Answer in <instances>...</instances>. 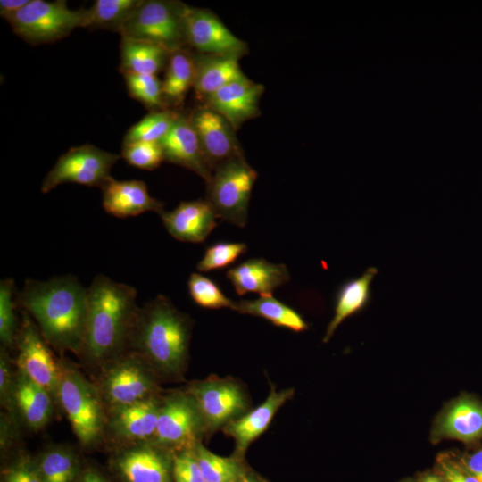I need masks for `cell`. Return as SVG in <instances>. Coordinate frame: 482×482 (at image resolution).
<instances>
[{
  "instance_id": "1f68e13d",
  "label": "cell",
  "mask_w": 482,
  "mask_h": 482,
  "mask_svg": "<svg viewBox=\"0 0 482 482\" xmlns=\"http://www.w3.org/2000/svg\"><path fill=\"white\" fill-rule=\"evenodd\" d=\"M179 114L170 110L154 112L145 116L127 131L124 142H161L169 133Z\"/></svg>"
},
{
  "instance_id": "d4e9b609",
  "label": "cell",
  "mask_w": 482,
  "mask_h": 482,
  "mask_svg": "<svg viewBox=\"0 0 482 482\" xmlns=\"http://www.w3.org/2000/svg\"><path fill=\"white\" fill-rule=\"evenodd\" d=\"M52 395L24 374L15 375L13 403L19 414L31 428L38 429L50 420Z\"/></svg>"
},
{
  "instance_id": "5b68a950",
  "label": "cell",
  "mask_w": 482,
  "mask_h": 482,
  "mask_svg": "<svg viewBox=\"0 0 482 482\" xmlns=\"http://www.w3.org/2000/svg\"><path fill=\"white\" fill-rule=\"evenodd\" d=\"M8 22L17 36L37 46L62 39L77 28H87V12L70 9L62 0H29Z\"/></svg>"
},
{
  "instance_id": "ba28073f",
  "label": "cell",
  "mask_w": 482,
  "mask_h": 482,
  "mask_svg": "<svg viewBox=\"0 0 482 482\" xmlns=\"http://www.w3.org/2000/svg\"><path fill=\"white\" fill-rule=\"evenodd\" d=\"M120 158L119 154L91 145L72 147L61 155L48 171L40 190L46 194L64 183L102 189L112 178L110 171Z\"/></svg>"
},
{
  "instance_id": "6da1fadb",
  "label": "cell",
  "mask_w": 482,
  "mask_h": 482,
  "mask_svg": "<svg viewBox=\"0 0 482 482\" xmlns=\"http://www.w3.org/2000/svg\"><path fill=\"white\" fill-rule=\"evenodd\" d=\"M17 303L36 320L47 344L81 353L86 330L87 288L72 275L27 279Z\"/></svg>"
},
{
  "instance_id": "ac0fdd59",
  "label": "cell",
  "mask_w": 482,
  "mask_h": 482,
  "mask_svg": "<svg viewBox=\"0 0 482 482\" xmlns=\"http://www.w3.org/2000/svg\"><path fill=\"white\" fill-rule=\"evenodd\" d=\"M103 207L117 218L137 216L144 212L163 211V203L150 195L142 180H116L112 177L102 188Z\"/></svg>"
},
{
  "instance_id": "2e32d148",
  "label": "cell",
  "mask_w": 482,
  "mask_h": 482,
  "mask_svg": "<svg viewBox=\"0 0 482 482\" xmlns=\"http://www.w3.org/2000/svg\"><path fill=\"white\" fill-rule=\"evenodd\" d=\"M160 216L172 237L189 243H203L215 229L218 218L207 199L183 201L171 211L163 210Z\"/></svg>"
},
{
  "instance_id": "ee69618b",
  "label": "cell",
  "mask_w": 482,
  "mask_h": 482,
  "mask_svg": "<svg viewBox=\"0 0 482 482\" xmlns=\"http://www.w3.org/2000/svg\"><path fill=\"white\" fill-rule=\"evenodd\" d=\"M466 470L482 482V450L470 455L465 462Z\"/></svg>"
},
{
  "instance_id": "277c9868",
  "label": "cell",
  "mask_w": 482,
  "mask_h": 482,
  "mask_svg": "<svg viewBox=\"0 0 482 482\" xmlns=\"http://www.w3.org/2000/svg\"><path fill=\"white\" fill-rule=\"evenodd\" d=\"M186 8L174 1H142L118 32L122 38L153 43L171 54L187 43Z\"/></svg>"
},
{
  "instance_id": "f546056e",
  "label": "cell",
  "mask_w": 482,
  "mask_h": 482,
  "mask_svg": "<svg viewBox=\"0 0 482 482\" xmlns=\"http://www.w3.org/2000/svg\"><path fill=\"white\" fill-rule=\"evenodd\" d=\"M142 0H97L87 9V28L119 31Z\"/></svg>"
},
{
  "instance_id": "60d3db41",
  "label": "cell",
  "mask_w": 482,
  "mask_h": 482,
  "mask_svg": "<svg viewBox=\"0 0 482 482\" xmlns=\"http://www.w3.org/2000/svg\"><path fill=\"white\" fill-rule=\"evenodd\" d=\"M14 380L11 370L10 361L4 349H1L0 355V395L2 404L12 411L14 407L13 390Z\"/></svg>"
},
{
  "instance_id": "d6986e66",
  "label": "cell",
  "mask_w": 482,
  "mask_h": 482,
  "mask_svg": "<svg viewBox=\"0 0 482 482\" xmlns=\"http://www.w3.org/2000/svg\"><path fill=\"white\" fill-rule=\"evenodd\" d=\"M238 295L258 293L270 295L287 283L290 274L282 263H273L263 258H252L230 268L226 274Z\"/></svg>"
},
{
  "instance_id": "f35d334b",
  "label": "cell",
  "mask_w": 482,
  "mask_h": 482,
  "mask_svg": "<svg viewBox=\"0 0 482 482\" xmlns=\"http://www.w3.org/2000/svg\"><path fill=\"white\" fill-rule=\"evenodd\" d=\"M194 448L180 451L174 456L172 470L175 482H205Z\"/></svg>"
},
{
  "instance_id": "74e56055",
  "label": "cell",
  "mask_w": 482,
  "mask_h": 482,
  "mask_svg": "<svg viewBox=\"0 0 482 482\" xmlns=\"http://www.w3.org/2000/svg\"><path fill=\"white\" fill-rule=\"evenodd\" d=\"M121 155L129 164L146 170L158 168L165 161L163 150L159 142L123 143Z\"/></svg>"
},
{
  "instance_id": "f6af8a7d",
  "label": "cell",
  "mask_w": 482,
  "mask_h": 482,
  "mask_svg": "<svg viewBox=\"0 0 482 482\" xmlns=\"http://www.w3.org/2000/svg\"><path fill=\"white\" fill-rule=\"evenodd\" d=\"M80 482H108L104 477L94 470H87Z\"/></svg>"
},
{
  "instance_id": "7c38bea8",
  "label": "cell",
  "mask_w": 482,
  "mask_h": 482,
  "mask_svg": "<svg viewBox=\"0 0 482 482\" xmlns=\"http://www.w3.org/2000/svg\"><path fill=\"white\" fill-rule=\"evenodd\" d=\"M16 345L18 348L16 364L19 371L57 399L61 366L55 362L47 342L25 311L16 337Z\"/></svg>"
},
{
  "instance_id": "83f0119b",
  "label": "cell",
  "mask_w": 482,
  "mask_h": 482,
  "mask_svg": "<svg viewBox=\"0 0 482 482\" xmlns=\"http://www.w3.org/2000/svg\"><path fill=\"white\" fill-rule=\"evenodd\" d=\"M233 310L242 314L261 317L275 326L295 332H301L308 328L303 318L296 311L274 298L272 295L235 302Z\"/></svg>"
},
{
  "instance_id": "4dcf8cb0",
  "label": "cell",
  "mask_w": 482,
  "mask_h": 482,
  "mask_svg": "<svg viewBox=\"0 0 482 482\" xmlns=\"http://www.w3.org/2000/svg\"><path fill=\"white\" fill-rule=\"evenodd\" d=\"M194 450L205 482H237L243 477L236 460L214 454L199 443Z\"/></svg>"
},
{
  "instance_id": "7bdbcfd3",
  "label": "cell",
  "mask_w": 482,
  "mask_h": 482,
  "mask_svg": "<svg viewBox=\"0 0 482 482\" xmlns=\"http://www.w3.org/2000/svg\"><path fill=\"white\" fill-rule=\"evenodd\" d=\"M29 0H1L0 14L1 17L8 21L17 12L22 9Z\"/></svg>"
},
{
  "instance_id": "f1b7e54d",
  "label": "cell",
  "mask_w": 482,
  "mask_h": 482,
  "mask_svg": "<svg viewBox=\"0 0 482 482\" xmlns=\"http://www.w3.org/2000/svg\"><path fill=\"white\" fill-rule=\"evenodd\" d=\"M170 54L167 71L162 81L163 98H168L173 103H181L190 87L194 86L195 60L183 49Z\"/></svg>"
},
{
  "instance_id": "b9f144b4",
  "label": "cell",
  "mask_w": 482,
  "mask_h": 482,
  "mask_svg": "<svg viewBox=\"0 0 482 482\" xmlns=\"http://www.w3.org/2000/svg\"><path fill=\"white\" fill-rule=\"evenodd\" d=\"M445 482H480L467 470H462L450 461H441Z\"/></svg>"
},
{
  "instance_id": "9c48e42d",
  "label": "cell",
  "mask_w": 482,
  "mask_h": 482,
  "mask_svg": "<svg viewBox=\"0 0 482 482\" xmlns=\"http://www.w3.org/2000/svg\"><path fill=\"white\" fill-rule=\"evenodd\" d=\"M204 429L192 397L187 393H174L162 402L152 444L164 450L193 449Z\"/></svg>"
},
{
  "instance_id": "4fadbf2b",
  "label": "cell",
  "mask_w": 482,
  "mask_h": 482,
  "mask_svg": "<svg viewBox=\"0 0 482 482\" xmlns=\"http://www.w3.org/2000/svg\"><path fill=\"white\" fill-rule=\"evenodd\" d=\"M186 29L187 43L201 54L240 58L247 52V45L208 10L187 5Z\"/></svg>"
},
{
  "instance_id": "e0dca14e",
  "label": "cell",
  "mask_w": 482,
  "mask_h": 482,
  "mask_svg": "<svg viewBox=\"0 0 482 482\" xmlns=\"http://www.w3.org/2000/svg\"><path fill=\"white\" fill-rule=\"evenodd\" d=\"M160 144L166 161L195 172L206 183L210 180L212 172L190 118L179 114Z\"/></svg>"
},
{
  "instance_id": "ffe728a7",
  "label": "cell",
  "mask_w": 482,
  "mask_h": 482,
  "mask_svg": "<svg viewBox=\"0 0 482 482\" xmlns=\"http://www.w3.org/2000/svg\"><path fill=\"white\" fill-rule=\"evenodd\" d=\"M162 402L155 396L112 409L109 428L120 439L152 441L155 434Z\"/></svg>"
},
{
  "instance_id": "ab89813d",
  "label": "cell",
  "mask_w": 482,
  "mask_h": 482,
  "mask_svg": "<svg viewBox=\"0 0 482 482\" xmlns=\"http://www.w3.org/2000/svg\"><path fill=\"white\" fill-rule=\"evenodd\" d=\"M4 482H44L37 466L27 458L11 465L4 474Z\"/></svg>"
},
{
  "instance_id": "44dd1931",
  "label": "cell",
  "mask_w": 482,
  "mask_h": 482,
  "mask_svg": "<svg viewBox=\"0 0 482 482\" xmlns=\"http://www.w3.org/2000/svg\"><path fill=\"white\" fill-rule=\"evenodd\" d=\"M293 394L292 388L277 391L272 387L262 404L224 427V432L236 442L239 454L244 453L249 445L267 429L276 412Z\"/></svg>"
},
{
  "instance_id": "4316f807",
  "label": "cell",
  "mask_w": 482,
  "mask_h": 482,
  "mask_svg": "<svg viewBox=\"0 0 482 482\" xmlns=\"http://www.w3.org/2000/svg\"><path fill=\"white\" fill-rule=\"evenodd\" d=\"M169 54L153 43L122 38L120 69L122 74L156 75L164 66Z\"/></svg>"
},
{
  "instance_id": "7402d4cb",
  "label": "cell",
  "mask_w": 482,
  "mask_h": 482,
  "mask_svg": "<svg viewBox=\"0 0 482 482\" xmlns=\"http://www.w3.org/2000/svg\"><path fill=\"white\" fill-rule=\"evenodd\" d=\"M164 449L144 444L123 452L116 466L126 482H170Z\"/></svg>"
},
{
  "instance_id": "3957f363",
  "label": "cell",
  "mask_w": 482,
  "mask_h": 482,
  "mask_svg": "<svg viewBox=\"0 0 482 482\" xmlns=\"http://www.w3.org/2000/svg\"><path fill=\"white\" fill-rule=\"evenodd\" d=\"M190 329L189 318L158 295L138 310L129 343L148 365L174 375L187 362Z\"/></svg>"
},
{
  "instance_id": "bcb514c9",
  "label": "cell",
  "mask_w": 482,
  "mask_h": 482,
  "mask_svg": "<svg viewBox=\"0 0 482 482\" xmlns=\"http://www.w3.org/2000/svg\"><path fill=\"white\" fill-rule=\"evenodd\" d=\"M422 482H443L438 477L434 475L427 476Z\"/></svg>"
},
{
  "instance_id": "e575fe53",
  "label": "cell",
  "mask_w": 482,
  "mask_h": 482,
  "mask_svg": "<svg viewBox=\"0 0 482 482\" xmlns=\"http://www.w3.org/2000/svg\"><path fill=\"white\" fill-rule=\"evenodd\" d=\"M12 278L0 282V339L4 347L12 348L16 344L17 320L15 304L17 294Z\"/></svg>"
},
{
  "instance_id": "52a82bcc",
  "label": "cell",
  "mask_w": 482,
  "mask_h": 482,
  "mask_svg": "<svg viewBox=\"0 0 482 482\" xmlns=\"http://www.w3.org/2000/svg\"><path fill=\"white\" fill-rule=\"evenodd\" d=\"M257 179L244 158L217 167L207 184V200L220 219L237 227L247 221L248 204Z\"/></svg>"
},
{
  "instance_id": "9a60e30c",
  "label": "cell",
  "mask_w": 482,
  "mask_h": 482,
  "mask_svg": "<svg viewBox=\"0 0 482 482\" xmlns=\"http://www.w3.org/2000/svg\"><path fill=\"white\" fill-rule=\"evenodd\" d=\"M263 86L244 78L221 87L204 102L205 106L220 114L234 130L259 114V101Z\"/></svg>"
},
{
  "instance_id": "d6a6232c",
  "label": "cell",
  "mask_w": 482,
  "mask_h": 482,
  "mask_svg": "<svg viewBox=\"0 0 482 482\" xmlns=\"http://www.w3.org/2000/svg\"><path fill=\"white\" fill-rule=\"evenodd\" d=\"M37 466L44 482H73L78 470L73 453L62 447L47 450Z\"/></svg>"
},
{
  "instance_id": "8fae6325",
  "label": "cell",
  "mask_w": 482,
  "mask_h": 482,
  "mask_svg": "<svg viewBox=\"0 0 482 482\" xmlns=\"http://www.w3.org/2000/svg\"><path fill=\"white\" fill-rule=\"evenodd\" d=\"M194 400L204 429L225 427L245 411L246 398L241 387L226 379H207L191 385L187 392Z\"/></svg>"
},
{
  "instance_id": "603a6c76",
  "label": "cell",
  "mask_w": 482,
  "mask_h": 482,
  "mask_svg": "<svg viewBox=\"0 0 482 482\" xmlns=\"http://www.w3.org/2000/svg\"><path fill=\"white\" fill-rule=\"evenodd\" d=\"M195 60L193 87L201 100L204 101L226 85L245 78L237 56L200 54Z\"/></svg>"
},
{
  "instance_id": "30bf717a",
  "label": "cell",
  "mask_w": 482,
  "mask_h": 482,
  "mask_svg": "<svg viewBox=\"0 0 482 482\" xmlns=\"http://www.w3.org/2000/svg\"><path fill=\"white\" fill-rule=\"evenodd\" d=\"M101 385L112 409L155 396L154 378L146 362L137 353L112 361L106 367Z\"/></svg>"
},
{
  "instance_id": "7dc6e473",
  "label": "cell",
  "mask_w": 482,
  "mask_h": 482,
  "mask_svg": "<svg viewBox=\"0 0 482 482\" xmlns=\"http://www.w3.org/2000/svg\"><path fill=\"white\" fill-rule=\"evenodd\" d=\"M237 482H255V481L250 478L242 477Z\"/></svg>"
},
{
  "instance_id": "5bb4252c",
  "label": "cell",
  "mask_w": 482,
  "mask_h": 482,
  "mask_svg": "<svg viewBox=\"0 0 482 482\" xmlns=\"http://www.w3.org/2000/svg\"><path fill=\"white\" fill-rule=\"evenodd\" d=\"M190 120L212 172L221 164L244 158L234 129L220 114L204 105Z\"/></svg>"
},
{
  "instance_id": "cb8c5ba5",
  "label": "cell",
  "mask_w": 482,
  "mask_h": 482,
  "mask_svg": "<svg viewBox=\"0 0 482 482\" xmlns=\"http://www.w3.org/2000/svg\"><path fill=\"white\" fill-rule=\"evenodd\" d=\"M378 273L376 267H369L358 278L344 281L335 295L334 316L330 320L323 342H328L337 327L348 317L362 311L371 300V283Z\"/></svg>"
},
{
  "instance_id": "d590c367",
  "label": "cell",
  "mask_w": 482,
  "mask_h": 482,
  "mask_svg": "<svg viewBox=\"0 0 482 482\" xmlns=\"http://www.w3.org/2000/svg\"><path fill=\"white\" fill-rule=\"evenodd\" d=\"M246 251L247 245L242 242H217L206 248L196 269L203 272L225 269Z\"/></svg>"
},
{
  "instance_id": "484cf974",
  "label": "cell",
  "mask_w": 482,
  "mask_h": 482,
  "mask_svg": "<svg viewBox=\"0 0 482 482\" xmlns=\"http://www.w3.org/2000/svg\"><path fill=\"white\" fill-rule=\"evenodd\" d=\"M436 434L461 441H472L482 436V406L461 399L453 404L440 420Z\"/></svg>"
},
{
  "instance_id": "8d00e7d4",
  "label": "cell",
  "mask_w": 482,
  "mask_h": 482,
  "mask_svg": "<svg viewBox=\"0 0 482 482\" xmlns=\"http://www.w3.org/2000/svg\"><path fill=\"white\" fill-rule=\"evenodd\" d=\"M123 75L131 97L150 108L163 107L162 82L156 75Z\"/></svg>"
},
{
  "instance_id": "8992f818",
  "label": "cell",
  "mask_w": 482,
  "mask_h": 482,
  "mask_svg": "<svg viewBox=\"0 0 482 482\" xmlns=\"http://www.w3.org/2000/svg\"><path fill=\"white\" fill-rule=\"evenodd\" d=\"M57 400L82 445H90L102 435L104 415L96 387L71 366L62 365Z\"/></svg>"
},
{
  "instance_id": "7a4b0ae2",
  "label": "cell",
  "mask_w": 482,
  "mask_h": 482,
  "mask_svg": "<svg viewBox=\"0 0 482 482\" xmlns=\"http://www.w3.org/2000/svg\"><path fill=\"white\" fill-rule=\"evenodd\" d=\"M135 287L104 275L94 278L87 288V310L82 352L91 361L119 353L129 342L138 313Z\"/></svg>"
},
{
  "instance_id": "836d02e7",
  "label": "cell",
  "mask_w": 482,
  "mask_h": 482,
  "mask_svg": "<svg viewBox=\"0 0 482 482\" xmlns=\"http://www.w3.org/2000/svg\"><path fill=\"white\" fill-rule=\"evenodd\" d=\"M188 293L199 306L208 309L230 308L235 302L226 296L220 287L211 278L193 272L187 281Z\"/></svg>"
}]
</instances>
